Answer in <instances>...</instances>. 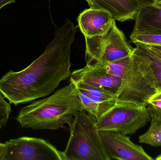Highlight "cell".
Here are the masks:
<instances>
[{
	"instance_id": "cell-1",
	"label": "cell",
	"mask_w": 161,
	"mask_h": 160,
	"mask_svg": "<svg viewBox=\"0 0 161 160\" xmlns=\"http://www.w3.org/2000/svg\"><path fill=\"white\" fill-rule=\"evenodd\" d=\"M77 29L67 18L38 58L23 70H10L2 76L0 93L9 103L17 106L48 96L70 78L71 46Z\"/></svg>"
},
{
	"instance_id": "cell-2",
	"label": "cell",
	"mask_w": 161,
	"mask_h": 160,
	"mask_svg": "<svg viewBox=\"0 0 161 160\" xmlns=\"http://www.w3.org/2000/svg\"><path fill=\"white\" fill-rule=\"evenodd\" d=\"M84 111L77 88L70 81L68 85L58 89L50 96L36 101L20 110L16 120L23 128L33 130L65 128L75 115Z\"/></svg>"
},
{
	"instance_id": "cell-3",
	"label": "cell",
	"mask_w": 161,
	"mask_h": 160,
	"mask_svg": "<svg viewBox=\"0 0 161 160\" xmlns=\"http://www.w3.org/2000/svg\"><path fill=\"white\" fill-rule=\"evenodd\" d=\"M96 118L85 111L75 114L69 126L70 137L64 160H111L101 141Z\"/></svg>"
},
{
	"instance_id": "cell-4",
	"label": "cell",
	"mask_w": 161,
	"mask_h": 160,
	"mask_svg": "<svg viewBox=\"0 0 161 160\" xmlns=\"http://www.w3.org/2000/svg\"><path fill=\"white\" fill-rule=\"evenodd\" d=\"M86 65L106 64L130 56L133 50L115 21L108 33L92 38L85 37Z\"/></svg>"
},
{
	"instance_id": "cell-5",
	"label": "cell",
	"mask_w": 161,
	"mask_h": 160,
	"mask_svg": "<svg viewBox=\"0 0 161 160\" xmlns=\"http://www.w3.org/2000/svg\"><path fill=\"white\" fill-rule=\"evenodd\" d=\"M151 120L146 107L130 102H116L97 119L99 131H110L132 135Z\"/></svg>"
},
{
	"instance_id": "cell-6",
	"label": "cell",
	"mask_w": 161,
	"mask_h": 160,
	"mask_svg": "<svg viewBox=\"0 0 161 160\" xmlns=\"http://www.w3.org/2000/svg\"><path fill=\"white\" fill-rule=\"evenodd\" d=\"M6 160H64L63 152L47 140L22 137L5 142Z\"/></svg>"
},
{
	"instance_id": "cell-7",
	"label": "cell",
	"mask_w": 161,
	"mask_h": 160,
	"mask_svg": "<svg viewBox=\"0 0 161 160\" xmlns=\"http://www.w3.org/2000/svg\"><path fill=\"white\" fill-rule=\"evenodd\" d=\"M155 91V87L146 78L131 54L116 102H130L147 107Z\"/></svg>"
},
{
	"instance_id": "cell-8",
	"label": "cell",
	"mask_w": 161,
	"mask_h": 160,
	"mask_svg": "<svg viewBox=\"0 0 161 160\" xmlns=\"http://www.w3.org/2000/svg\"><path fill=\"white\" fill-rule=\"evenodd\" d=\"M99 132L101 141L111 159L154 160L142 147L135 144L127 135L114 132Z\"/></svg>"
},
{
	"instance_id": "cell-9",
	"label": "cell",
	"mask_w": 161,
	"mask_h": 160,
	"mask_svg": "<svg viewBox=\"0 0 161 160\" xmlns=\"http://www.w3.org/2000/svg\"><path fill=\"white\" fill-rule=\"evenodd\" d=\"M114 21L109 12L91 8L82 11L77 18L80 31L84 37L88 38L105 34Z\"/></svg>"
},
{
	"instance_id": "cell-10",
	"label": "cell",
	"mask_w": 161,
	"mask_h": 160,
	"mask_svg": "<svg viewBox=\"0 0 161 160\" xmlns=\"http://www.w3.org/2000/svg\"><path fill=\"white\" fill-rule=\"evenodd\" d=\"M70 80L80 82L85 84L104 88L118 95L123 83L120 77L113 76L103 71L85 66L71 72Z\"/></svg>"
},
{
	"instance_id": "cell-11",
	"label": "cell",
	"mask_w": 161,
	"mask_h": 160,
	"mask_svg": "<svg viewBox=\"0 0 161 160\" xmlns=\"http://www.w3.org/2000/svg\"><path fill=\"white\" fill-rule=\"evenodd\" d=\"M132 56L144 75L155 89L161 88V58L140 43H134Z\"/></svg>"
},
{
	"instance_id": "cell-12",
	"label": "cell",
	"mask_w": 161,
	"mask_h": 160,
	"mask_svg": "<svg viewBox=\"0 0 161 160\" xmlns=\"http://www.w3.org/2000/svg\"><path fill=\"white\" fill-rule=\"evenodd\" d=\"M91 8L109 12L114 20H133L140 6L134 0H86Z\"/></svg>"
},
{
	"instance_id": "cell-13",
	"label": "cell",
	"mask_w": 161,
	"mask_h": 160,
	"mask_svg": "<svg viewBox=\"0 0 161 160\" xmlns=\"http://www.w3.org/2000/svg\"><path fill=\"white\" fill-rule=\"evenodd\" d=\"M132 32L161 33V7L156 5L141 6L135 16Z\"/></svg>"
},
{
	"instance_id": "cell-14",
	"label": "cell",
	"mask_w": 161,
	"mask_h": 160,
	"mask_svg": "<svg viewBox=\"0 0 161 160\" xmlns=\"http://www.w3.org/2000/svg\"><path fill=\"white\" fill-rule=\"evenodd\" d=\"M77 88L78 97L83 110L98 119L115 103L104 101L100 99L90 95L80 88Z\"/></svg>"
},
{
	"instance_id": "cell-15",
	"label": "cell",
	"mask_w": 161,
	"mask_h": 160,
	"mask_svg": "<svg viewBox=\"0 0 161 160\" xmlns=\"http://www.w3.org/2000/svg\"><path fill=\"white\" fill-rule=\"evenodd\" d=\"M149 113L150 127L145 133L139 136V142L155 147H161V118L153 113Z\"/></svg>"
},
{
	"instance_id": "cell-16",
	"label": "cell",
	"mask_w": 161,
	"mask_h": 160,
	"mask_svg": "<svg viewBox=\"0 0 161 160\" xmlns=\"http://www.w3.org/2000/svg\"><path fill=\"white\" fill-rule=\"evenodd\" d=\"M130 58L131 55L116 61L106 64H97L90 67L123 79L130 63Z\"/></svg>"
},
{
	"instance_id": "cell-17",
	"label": "cell",
	"mask_w": 161,
	"mask_h": 160,
	"mask_svg": "<svg viewBox=\"0 0 161 160\" xmlns=\"http://www.w3.org/2000/svg\"><path fill=\"white\" fill-rule=\"evenodd\" d=\"M75 84L77 88H80L86 92L90 95L100 99L104 101L116 103L117 96L114 93L104 88L95 87L85 84L80 82L74 81L70 80Z\"/></svg>"
},
{
	"instance_id": "cell-18",
	"label": "cell",
	"mask_w": 161,
	"mask_h": 160,
	"mask_svg": "<svg viewBox=\"0 0 161 160\" xmlns=\"http://www.w3.org/2000/svg\"><path fill=\"white\" fill-rule=\"evenodd\" d=\"M130 39L132 43L161 46V33L154 32H132Z\"/></svg>"
},
{
	"instance_id": "cell-19",
	"label": "cell",
	"mask_w": 161,
	"mask_h": 160,
	"mask_svg": "<svg viewBox=\"0 0 161 160\" xmlns=\"http://www.w3.org/2000/svg\"><path fill=\"white\" fill-rule=\"evenodd\" d=\"M11 112L10 104L5 100L0 93V129L6 125Z\"/></svg>"
},
{
	"instance_id": "cell-20",
	"label": "cell",
	"mask_w": 161,
	"mask_h": 160,
	"mask_svg": "<svg viewBox=\"0 0 161 160\" xmlns=\"http://www.w3.org/2000/svg\"><path fill=\"white\" fill-rule=\"evenodd\" d=\"M147 108L149 113H153L161 118V100L148 102Z\"/></svg>"
},
{
	"instance_id": "cell-21",
	"label": "cell",
	"mask_w": 161,
	"mask_h": 160,
	"mask_svg": "<svg viewBox=\"0 0 161 160\" xmlns=\"http://www.w3.org/2000/svg\"><path fill=\"white\" fill-rule=\"evenodd\" d=\"M7 155V148L5 143L0 142V160H6Z\"/></svg>"
},
{
	"instance_id": "cell-22",
	"label": "cell",
	"mask_w": 161,
	"mask_h": 160,
	"mask_svg": "<svg viewBox=\"0 0 161 160\" xmlns=\"http://www.w3.org/2000/svg\"><path fill=\"white\" fill-rule=\"evenodd\" d=\"M161 100V88L157 89L154 95L150 98L148 102Z\"/></svg>"
},
{
	"instance_id": "cell-23",
	"label": "cell",
	"mask_w": 161,
	"mask_h": 160,
	"mask_svg": "<svg viewBox=\"0 0 161 160\" xmlns=\"http://www.w3.org/2000/svg\"><path fill=\"white\" fill-rule=\"evenodd\" d=\"M134 1L137 2L141 7L154 4L157 0H134Z\"/></svg>"
},
{
	"instance_id": "cell-24",
	"label": "cell",
	"mask_w": 161,
	"mask_h": 160,
	"mask_svg": "<svg viewBox=\"0 0 161 160\" xmlns=\"http://www.w3.org/2000/svg\"><path fill=\"white\" fill-rule=\"evenodd\" d=\"M15 2L16 0H0V10L5 6L13 3H15Z\"/></svg>"
},
{
	"instance_id": "cell-25",
	"label": "cell",
	"mask_w": 161,
	"mask_h": 160,
	"mask_svg": "<svg viewBox=\"0 0 161 160\" xmlns=\"http://www.w3.org/2000/svg\"><path fill=\"white\" fill-rule=\"evenodd\" d=\"M153 5H156L161 7V0H157V1L155 2L154 4Z\"/></svg>"
},
{
	"instance_id": "cell-26",
	"label": "cell",
	"mask_w": 161,
	"mask_h": 160,
	"mask_svg": "<svg viewBox=\"0 0 161 160\" xmlns=\"http://www.w3.org/2000/svg\"><path fill=\"white\" fill-rule=\"evenodd\" d=\"M156 160H161V155H159L156 158Z\"/></svg>"
},
{
	"instance_id": "cell-27",
	"label": "cell",
	"mask_w": 161,
	"mask_h": 160,
	"mask_svg": "<svg viewBox=\"0 0 161 160\" xmlns=\"http://www.w3.org/2000/svg\"><path fill=\"white\" fill-rule=\"evenodd\" d=\"M153 46H155V47H156L157 48H158V49H161V46H156V45H153Z\"/></svg>"
}]
</instances>
